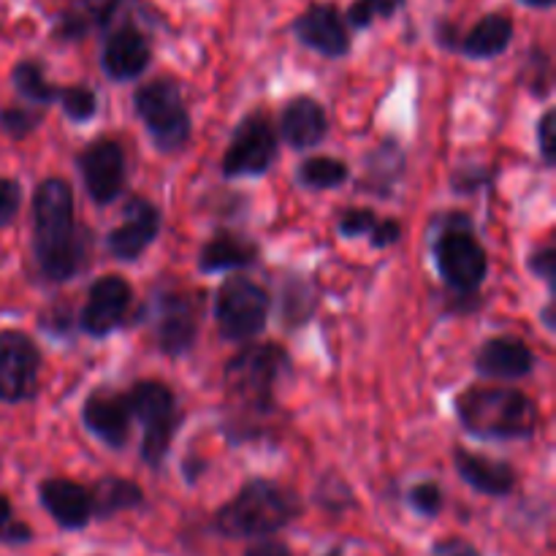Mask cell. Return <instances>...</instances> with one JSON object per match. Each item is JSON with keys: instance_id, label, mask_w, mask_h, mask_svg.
<instances>
[{"instance_id": "1", "label": "cell", "mask_w": 556, "mask_h": 556, "mask_svg": "<svg viewBox=\"0 0 556 556\" xmlns=\"http://www.w3.org/2000/svg\"><path fill=\"white\" fill-rule=\"evenodd\" d=\"M33 255L49 282H65L85 264V239L76 231L74 193L65 179H43L33 193Z\"/></svg>"}, {"instance_id": "2", "label": "cell", "mask_w": 556, "mask_h": 556, "mask_svg": "<svg viewBox=\"0 0 556 556\" xmlns=\"http://www.w3.org/2000/svg\"><path fill=\"white\" fill-rule=\"evenodd\" d=\"M462 427L483 440H521L535 434L538 405L527 394L500 386H470L456 396Z\"/></svg>"}, {"instance_id": "3", "label": "cell", "mask_w": 556, "mask_h": 556, "mask_svg": "<svg viewBox=\"0 0 556 556\" xmlns=\"http://www.w3.org/2000/svg\"><path fill=\"white\" fill-rule=\"evenodd\" d=\"M299 514L302 505L291 489L258 478L217 510L215 530L233 541H261L291 525Z\"/></svg>"}, {"instance_id": "4", "label": "cell", "mask_w": 556, "mask_h": 556, "mask_svg": "<svg viewBox=\"0 0 556 556\" xmlns=\"http://www.w3.org/2000/svg\"><path fill=\"white\" fill-rule=\"evenodd\" d=\"M288 367V356L277 345H250L226 364V400L233 418L244 427L275 410L277 378Z\"/></svg>"}, {"instance_id": "5", "label": "cell", "mask_w": 556, "mask_h": 556, "mask_svg": "<svg viewBox=\"0 0 556 556\" xmlns=\"http://www.w3.org/2000/svg\"><path fill=\"white\" fill-rule=\"evenodd\" d=\"M434 264L445 286L459 293H472L489 271L486 250L472 237L470 220L465 212H451L445 228L434 242Z\"/></svg>"}, {"instance_id": "6", "label": "cell", "mask_w": 556, "mask_h": 556, "mask_svg": "<svg viewBox=\"0 0 556 556\" xmlns=\"http://www.w3.org/2000/svg\"><path fill=\"white\" fill-rule=\"evenodd\" d=\"M134 106L161 152H179L190 141V114L177 81L155 79L141 85L134 96Z\"/></svg>"}, {"instance_id": "7", "label": "cell", "mask_w": 556, "mask_h": 556, "mask_svg": "<svg viewBox=\"0 0 556 556\" xmlns=\"http://www.w3.org/2000/svg\"><path fill=\"white\" fill-rule=\"evenodd\" d=\"M130 407V416L144 424V438H141V459L150 467H161L172 448L174 432H177L179 413L177 396L168 386L157 380H141L125 394Z\"/></svg>"}, {"instance_id": "8", "label": "cell", "mask_w": 556, "mask_h": 556, "mask_svg": "<svg viewBox=\"0 0 556 556\" xmlns=\"http://www.w3.org/2000/svg\"><path fill=\"white\" fill-rule=\"evenodd\" d=\"M269 293L248 277H231L220 286L215 318L220 337L228 342H248L261 334L269 318Z\"/></svg>"}, {"instance_id": "9", "label": "cell", "mask_w": 556, "mask_h": 556, "mask_svg": "<svg viewBox=\"0 0 556 556\" xmlns=\"http://www.w3.org/2000/svg\"><path fill=\"white\" fill-rule=\"evenodd\" d=\"M277 157V136L264 114H250L233 130L223 155L226 177H261Z\"/></svg>"}, {"instance_id": "10", "label": "cell", "mask_w": 556, "mask_h": 556, "mask_svg": "<svg viewBox=\"0 0 556 556\" xmlns=\"http://www.w3.org/2000/svg\"><path fill=\"white\" fill-rule=\"evenodd\" d=\"M41 353L22 331H0V402L20 405L38 394Z\"/></svg>"}, {"instance_id": "11", "label": "cell", "mask_w": 556, "mask_h": 556, "mask_svg": "<svg viewBox=\"0 0 556 556\" xmlns=\"http://www.w3.org/2000/svg\"><path fill=\"white\" fill-rule=\"evenodd\" d=\"M81 179L96 204H112L125 188V152L117 141L98 139L76 157Z\"/></svg>"}, {"instance_id": "12", "label": "cell", "mask_w": 556, "mask_h": 556, "mask_svg": "<svg viewBox=\"0 0 556 556\" xmlns=\"http://www.w3.org/2000/svg\"><path fill=\"white\" fill-rule=\"evenodd\" d=\"M130 302H134V291H130L128 280L119 275H106L96 280L90 288L85 307H81V329L90 337H106L114 329H119L128 315Z\"/></svg>"}, {"instance_id": "13", "label": "cell", "mask_w": 556, "mask_h": 556, "mask_svg": "<svg viewBox=\"0 0 556 556\" xmlns=\"http://www.w3.org/2000/svg\"><path fill=\"white\" fill-rule=\"evenodd\" d=\"M152 60L150 38L134 25H117L106 33L101 52V65L114 81H130L147 71Z\"/></svg>"}, {"instance_id": "14", "label": "cell", "mask_w": 556, "mask_h": 556, "mask_svg": "<svg viewBox=\"0 0 556 556\" xmlns=\"http://www.w3.org/2000/svg\"><path fill=\"white\" fill-rule=\"evenodd\" d=\"M293 36L324 58H345L348 49H351L345 20L329 3H315L302 16H296Z\"/></svg>"}, {"instance_id": "15", "label": "cell", "mask_w": 556, "mask_h": 556, "mask_svg": "<svg viewBox=\"0 0 556 556\" xmlns=\"http://www.w3.org/2000/svg\"><path fill=\"white\" fill-rule=\"evenodd\" d=\"M161 233V212L144 199H128L125 220L109 233L106 248L117 261H136Z\"/></svg>"}, {"instance_id": "16", "label": "cell", "mask_w": 556, "mask_h": 556, "mask_svg": "<svg viewBox=\"0 0 556 556\" xmlns=\"http://www.w3.org/2000/svg\"><path fill=\"white\" fill-rule=\"evenodd\" d=\"M155 334L157 345L168 356H182L193 348L195 334H199V313L188 293H168L157 302Z\"/></svg>"}, {"instance_id": "17", "label": "cell", "mask_w": 556, "mask_h": 556, "mask_svg": "<svg viewBox=\"0 0 556 556\" xmlns=\"http://www.w3.org/2000/svg\"><path fill=\"white\" fill-rule=\"evenodd\" d=\"M81 421L109 448H123L128 443L134 416H130L128 400L123 394L96 391L87 396L85 407H81Z\"/></svg>"}, {"instance_id": "18", "label": "cell", "mask_w": 556, "mask_h": 556, "mask_svg": "<svg viewBox=\"0 0 556 556\" xmlns=\"http://www.w3.org/2000/svg\"><path fill=\"white\" fill-rule=\"evenodd\" d=\"M38 497L47 514L58 521L63 530H81L92 519L90 489L68 481V478H47L38 486Z\"/></svg>"}, {"instance_id": "19", "label": "cell", "mask_w": 556, "mask_h": 556, "mask_svg": "<svg viewBox=\"0 0 556 556\" xmlns=\"http://www.w3.org/2000/svg\"><path fill=\"white\" fill-rule=\"evenodd\" d=\"M478 372L486 375V378H500V380H516L527 378L535 367V356H532L530 348L525 345L516 337H492L481 345L476 356Z\"/></svg>"}, {"instance_id": "20", "label": "cell", "mask_w": 556, "mask_h": 556, "mask_svg": "<svg viewBox=\"0 0 556 556\" xmlns=\"http://www.w3.org/2000/svg\"><path fill=\"white\" fill-rule=\"evenodd\" d=\"M454 465L462 481L476 489L478 494H486V497H508L514 492L516 470L510 465H505V462L486 459V456L456 448Z\"/></svg>"}, {"instance_id": "21", "label": "cell", "mask_w": 556, "mask_h": 556, "mask_svg": "<svg viewBox=\"0 0 556 556\" xmlns=\"http://www.w3.org/2000/svg\"><path fill=\"white\" fill-rule=\"evenodd\" d=\"M329 128L324 106L307 96H299L282 109L280 130L282 139L293 147V150H309V147L320 144Z\"/></svg>"}, {"instance_id": "22", "label": "cell", "mask_w": 556, "mask_h": 556, "mask_svg": "<svg viewBox=\"0 0 556 556\" xmlns=\"http://www.w3.org/2000/svg\"><path fill=\"white\" fill-rule=\"evenodd\" d=\"M258 261V248L253 242H248L239 233L220 231L204 244L199 255V266L204 275H215V271L226 269H242Z\"/></svg>"}, {"instance_id": "23", "label": "cell", "mask_w": 556, "mask_h": 556, "mask_svg": "<svg viewBox=\"0 0 556 556\" xmlns=\"http://www.w3.org/2000/svg\"><path fill=\"white\" fill-rule=\"evenodd\" d=\"M514 41V22L505 14H489L459 41V49L472 60H489L503 54Z\"/></svg>"}, {"instance_id": "24", "label": "cell", "mask_w": 556, "mask_h": 556, "mask_svg": "<svg viewBox=\"0 0 556 556\" xmlns=\"http://www.w3.org/2000/svg\"><path fill=\"white\" fill-rule=\"evenodd\" d=\"M114 9H117V0H74L60 16L54 36L63 41H76L96 27H106Z\"/></svg>"}, {"instance_id": "25", "label": "cell", "mask_w": 556, "mask_h": 556, "mask_svg": "<svg viewBox=\"0 0 556 556\" xmlns=\"http://www.w3.org/2000/svg\"><path fill=\"white\" fill-rule=\"evenodd\" d=\"M90 500L92 516H98V519H112L114 514H123V510H134L139 505H144V492L134 481L106 476L90 489Z\"/></svg>"}, {"instance_id": "26", "label": "cell", "mask_w": 556, "mask_h": 556, "mask_svg": "<svg viewBox=\"0 0 556 556\" xmlns=\"http://www.w3.org/2000/svg\"><path fill=\"white\" fill-rule=\"evenodd\" d=\"M11 81H14L16 92L25 98L30 106H49L60 98V87L52 85V81L43 76V65L38 60H22V63L14 65L11 71Z\"/></svg>"}, {"instance_id": "27", "label": "cell", "mask_w": 556, "mask_h": 556, "mask_svg": "<svg viewBox=\"0 0 556 556\" xmlns=\"http://www.w3.org/2000/svg\"><path fill=\"white\" fill-rule=\"evenodd\" d=\"M348 179V166L337 157H309L299 166V185L309 190L340 188Z\"/></svg>"}, {"instance_id": "28", "label": "cell", "mask_w": 556, "mask_h": 556, "mask_svg": "<svg viewBox=\"0 0 556 556\" xmlns=\"http://www.w3.org/2000/svg\"><path fill=\"white\" fill-rule=\"evenodd\" d=\"M58 101H60V106H63V112L68 114L71 119H76V123H87V119L96 117V112H98L96 92L85 85L60 87Z\"/></svg>"}, {"instance_id": "29", "label": "cell", "mask_w": 556, "mask_h": 556, "mask_svg": "<svg viewBox=\"0 0 556 556\" xmlns=\"http://www.w3.org/2000/svg\"><path fill=\"white\" fill-rule=\"evenodd\" d=\"M407 0H353V5L348 9V22L358 30L372 25L375 20H389L396 11L405 5Z\"/></svg>"}, {"instance_id": "30", "label": "cell", "mask_w": 556, "mask_h": 556, "mask_svg": "<svg viewBox=\"0 0 556 556\" xmlns=\"http://www.w3.org/2000/svg\"><path fill=\"white\" fill-rule=\"evenodd\" d=\"M43 119V109L36 106H5L0 109V130L14 139H25L27 134L41 125Z\"/></svg>"}, {"instance_id": "31", "label": "cell", "mask_w": 556, "mask_h": 556, "mask_svg": "<svg viewBox=\"0 0 556 556\" xmlns=\"http://www.w3.org/2000/svg\"><path fill=\"white\" fill-rule=\"evenodd\" d=\"M30 541H33V530L16 519L9 497L0 494V543H5V546H22V543H30Z\"/></svg>"}, {"instance_id": "32", "label": "cell", "mask_w": 556, "mask_h": 556, "mask_svg": "<svg viewBox=\"0 0 556 556\" xmlns=\"http://www.w3.org/2000/svg\"><path fill=\"white\" fill-rule=\"evenodd\" d=\"M407 500H410L413 510L427 516V519H432V516H438L443 510V492H440L438 483H418V486L410 489Z\"/></svg>"}, {"instance_id": "33", "label": "cell", "mask_w": 556, "mask_h": 556, "mask_svg": "<svg viewBox=\"0 0 556 556\" xmlns=\"http://www.w3.org/2000/svg\"><path fill=\"white\" fill-rule=\"evenodd\" d=\"M378 223V215L372 210H345L337 228H340L342 237H369Z\"/></svg>"}, {"instance_id": "34", "label": "cell", "mask_w": 556, "mask_h": 556, "mask_svg": "<svg viewBox=\"0 0 556 556\" xmlns=\"http://www.w3.org/2000/svg\"><path fill=\"white\" fill-rule=\"evenodd\" d=\"M22 204V190L14 179L0 177V228L14 223L16 212H20Z\"/></svg>"}, {"instance_id": "35", "label": "cell", "mask_w": 556, "mask_h": 556, "mask_svg": "<svg viewBox=\"0 0 556 556\" xmlns=\"http://www.w3.org/2000/svg\"><path fill=\"white\" fill-rule=\"evenodd\" d=\"M554 112L548 109L546 114L541 117V123H538V144H541V155L543 161H546V166H554Z\"/></svg>"}, {"instance_id": "36", "label": "cell", "mask_w": 556, "mask_h": 556, "mask_svg": "<svg viewBox=\"0 0 556 556\" xmlns=\"http://www.w3.org/2000/svg\"><path fill=\"white\" fill-rule=\"evenodd\" d=\"M530 269L535 271L541 280H546L548 286H554V280H556V253H554V248L538 250V253L532 255V261H530Z\"/></svg>"}, {"instance_id": "37", "label": "cell", "mask_w": 556, "mask_h": 556, "mask_svg": "<svg viewBox=\"0 0 556 556\" xmlns=\"http://www.w3.org/2000/svg\"><path fill=\"white\" fill-rule=\"evenodd\" d=\"M402 237V226L396 220H380L378 226H375V231L369 233V239H372L375 248H389V244H396Z\"/></svg>"}, {"instance_id": "38", "label": "cell", "mask_w": 556, "mask_h": 556, "mask_svg": "<svg viewBox=\"0 0 556 556\" xmlns=\"http://www.w3.org/2000/svg\"><path fill=\"white\" fill-rule=\"evenodd\" d=\"M244 556H293L288 552L286 543L280 541H261V543H253V546L248 548V554Z\"/></svg>"}, {"instance_id": "39", "label": "cell", "mask_w": 556, "mask_h": 556, "mask_svg": "<svg viewBox=\"0 0 556 556\" xmlns=\"http://www.w3.org/2000/svg\"><path fill=\"white\" fill-rule=\"evenodd\" d=\"M434 556H478V552L462 541H448V543H443V546H438Z\"/></svg>"}, {"instance_id": "40", "label": "cell", "mask_w": 556, "mask_h": 556, "mask_svg": "<svg viewBox=\"0 0 556 556\" xmlns=\"http://www.w3.org/2000/svg\"><path fill=\"white\" fill-rule=\"evenodd\" d=\"M521 3L532 5V9H552L556 0H521Z\"/></svg>"}, {"instance_id": "41", "label": "cell", "mask_w": 556, "mask_h": 556, "mask_svg": "<svg viewBox=\"0 0 556 556\" xmlns=\"http://www.w3.org/2000/svg\"><path fill=\"white\" fill-rule=\"evenodd\" d=\"M543 320H546L548 329H554V304H548L546 313H543Z\"/></svg>"}]
</instances>
